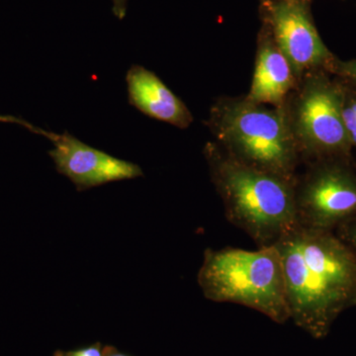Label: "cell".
<instances>
[{"mask_svg": "<svg viewBox=\"0 0 356 356\" xmlns=\"http://www.w3.org/2000/svg\"><path fill=\"white\" fill-rule=\"evenodd\" d=\"M204 297L264 314L278 324L290 318L286 284L277 250L207 248L197 275Z\"/></svg>", "mask_w": 356, "mask_h": 356, "instance_id": "277c9868", "label": "cell"}, {"mask_svg": "<svg viewBox=\"0 0 356 356\" xmlns=\"http://www.w3.org/2000/svg\"><path fill=\"white\" fill-rule=\"evenodd\" d=\"M307 165L295 185L297 225L334 232L356 216V172L346 159Z\"/></svg>", "mask_w": 356, "mask_h": 356, "instance_id": "8992f818", "label": "cell"}, {"mask_svg": "<svg viewBox=\"0 0 356 356\" xmlns=\"http://www.w3.org/2000/svg\"><path fill=\"white\" fill-rule=\"evenodd\" d=\"M341 114L351 146L356 147V93H350L343 89Z\"/></svg>", "mask_w": 356, "mask_h": 356, "instance_id": "8fae6325", "label": "cell"}, {"mask_svg": "<svg viewBox=\"0 0 356 356\" xmlns=\"http://www.w3.org/2000/svg\"><path fill=\"white\" fill-rule=\"evenodd\" d=\"M268 15L274 43L286 58L298 81L331 64L332 54L302 0L273 1L269 4Z\"/></svg>", "mask_w": 356, "mask_h": 356, "instance_id": "52a82bcc", "label": "cell"}, {"mask_svg": "<svg viewBox=\"0 0 356 356\" xmlns=\"http://www.w3.org/2000/svg\"><path fill=\"white\" fill-rule=\"evenodd\" d=\"M34 133L51 140L54 147L49 154L58 172L69 178L79 191L144 175L136 163L88 146L67 132L57 134L36 127Z\"/></svg>", "mask_w": 356, "mask_h": 356, "instance_id": "ba28073f", "label": "cell"}, {"mask_svg": "<svg viewBox=\"0 0 356 356\" xmlns=\"http://www.w3.org/2000/svg\"><path fill=\"white\" fill-rule=\"evenodd\" d=\"M103 355L104 356H131L127 353H121L120 350H117L116 348L112 346H105L103 348Z\"/></svg>", "mask_w": 356, "mask_h": 356, "instance_id": "e0dca14e", "label": "cell"}, {"mask_svg": "<svg viewBox=\"0 0 356 356\" xmlns=\"http://www.w3.org/2000/svg\"><path fill=\"white\" fill-rule=\"evenodd\" d=\"M334 233L356 252V216L341 224Z\"/></svg>", "mask_w": 356, "mask_h": 356, "instance_id": "7c38bea8", "label": "cell"}, {"mask_svg": "<svg viewBox=\"0 0 356 356\" xmlns=\"http://www.w3.org/2000/svg\"><path fill=\"white\" fill-rule=\"evenodd\" d=\"M129 0H112L113 2V13L119 19H123L127 13Z\"/></svg>", "mask_w": 356, "mask_h": 356, "instance_id": "2e32d148", "label": "cell"}, {"mask_svg": "<svg viewBox=\"0 0 356 356\" xmlns=\"http://www.w3.org/2000/svg\"><path fill=\"white\" fill-rule=\"evenodd\" d=\"M284 273L290 318L316 339L356 306V252L334 232L295 226L274 243Z\"/></svg>", "mask_w": 356, "mask_h": 356, "instance_id": "6da1fadb", "label": "cell"}, {"mask_svg": "<svg viewBox=\"0 0 356 356\" xmlns=\"http://www.w3.org/2000/svg\"><path fill=\"white\" fill-rule=\"evenodd\" d=\"M298 83L291 65L271 35L262 37L257 47L252 86L245 98L257 104L284 106L288 96Z\"/></svg>", "mask_w": 356, "mask_h": 356, "instance_id": "30bf717a", "label": "cell"}, {"mask_svg": "<svg viewBox=\"0 0 356 356\" xmlns=\"http://www.w3.org/2000/svg\"><path fill=\"white\" fill-rule=\"evenodd\" d=\"M0 122L2 123H13L18 124V125L23 126V127L27 128L28 130L32 131L34 133L35 126H33L32 124L28 123L22 119L17 118V117L11 116V115H1L0 114Z\"/></svg>", "mask_w": 356, "mask_h": 356, "instance_id": "9a60e30c", "label": "cell"}, {"mask_svg": "<svg viewBox=\"0 0 356 356\" xmlns=\"http://www.w3.org/2000/svg\"><path fill=\"white\" fill-rule=\"evenodd\" d=\"M103 348L100 343L90 344L84 348H77L74 350H57L54 353V356H104L103 355Z\"/></svg>", "mask_w": 356, "mask_h": 356, "instance_id": "4fadbf2b", "label": "cell"}, {"mask_svg": "<svg viewBox=\"0 0 356 356\" xmlns=\"http://www.w3.org/2000/svg\"><path fill=\"white\" fill-rule=\"evenodd\" d=\"M275 1H286V0H275Z\"/></svg>", "mask_w": 356, "mask_h": 356, "instance_id": "ac0fdd59", "label": "cell"}, {"mask_svg": "<svg viewBox=\"0 0 356 356\" xmlns=\"http://www.w3.org/2000/svg\"><path fill=\"white\" fill-rule=\"evenodd\" d=\"M320 70L302 77L284 104L300 159L306 163L348 159L351 147L341 114L343 89Z\"/></svg>", "mask_w": 356, "mask_h": 356, "instance_id": "5b68a950", "label": "cell"}, {"mask_svg": "<svg viewBox=\"0 0 356 356\" xmlns=\"http://www.w3.org/2000/svg\"><path fill=\"white\" fill-rule=\"evenodd\" d=\"M204 154L227 219L245 232L257 248L273 245L297 226V179L243 165L216 143L206 145Z\"/></svg>", "mask_w": 356, "mask_h": 356, "instance_id": "7a4b0ae2", "label": "cell"}, {"mask_svg": "<svg viewBox=\"0 0 356 356\" xmlns=\"http://www.w3.org/2000/svg\"><path fill=\"white\" fill-rule=\"evenodd\" d=\"M208 127L218 146L250 168L296 180L300 159L284 106L247 98H222L210 111Z\"/></svg>", "mask_w": 356, "mask_h": 356, "instance_id": "3957f363", "label": "cell"}, {"mask_svg": "<svg viewBox=\"0 0 356 356\" xmlns=\"http://www.w3.org/2000/svg\"><path fill=\"white\" fill-rule=\"evenodd\" d=\"M337 70L346 79H350L356 83V60L337 63Z\"/></svg>", "mask_w": 356, "mask_h": 356, "instance_id": "5bb4252c", "label": "cell"}, {"mask_svg": "<svg viewBox=\"0 0 356 356\" xmlns=\"http://www.w3.org/2000/svg\"><path fill=\"white\" fill-rule=\"evenodd\" d=\"M126 81L129 102L142 113L180 129L191 125V110L154 72L142 65H132Z\"/></svg>", "mask_w": 356, "mask_h": 356, "instance_id": "9c48e42d", "label": "cell"}]
</instances>
